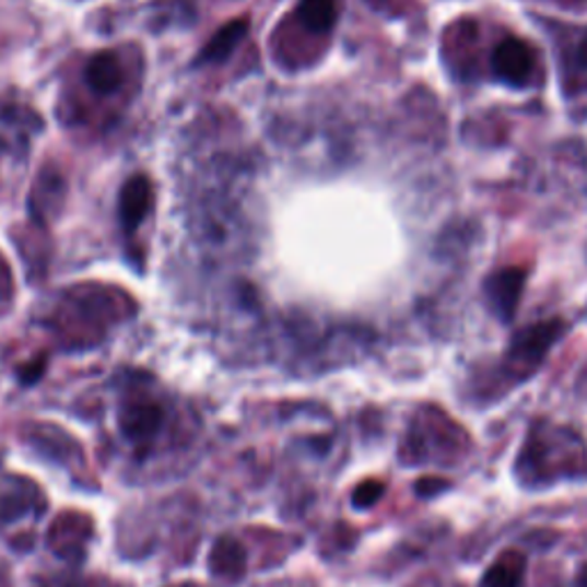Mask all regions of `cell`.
Wrapping results in <instances>:
<instances>
[{
  "mask_svg": "<svg viewBox=\"0 0 587 587\" xmlns=\"http://www.w3.org/2000/svg\"><path fill=\"white\" fill-rule=\"evenodd\" d=\"M562 331H565V324H562L560 319L528 326V328H524L521 333L514 336L509 351H507V359L514 361L516 365H528V367L532 365L535 367L539 361L547 356V351L555 344V340L562 336Z\"/></svg>",
  "mask_w": 587,
  "mask_h": 587,
  "instance_id": "cell-1",
  "label": "cell"
},
{
  "mask_svg": "<svg viewBox=\"0 0 587 587\" xmlns=\"http://www.w3.org/2000/svg\"><path fill=\"white\" fill-rule=\"evenodd\" d=\"M117 420H120V432L129 443L150 445L161 432L166 413H163L161 404L152 402V399H136V402L122 407Z\"/></svg>",
  "mask_w": 587,
  "mask_h": 587,
  "instance_id": "cell-2",
  "label": "cell"
},
{
  "mask_svg": "<svg viewBox=\"0 0 587 587\" xmlns=\"http://www.w3.org/2000/svg\"><path fill=\"white\" fill-rule=\"evenodd\" d=\"M526 278L528 271L526 269H516V267H507L493 273L486 280V298L491 303L493 313H496L505 324L512 321V317L516 315V308H519V301L526 287Z\"/></svg>",
  "mask_w": 587,
  "mask_h": 587,
  "instance_id": "cell-3",
  "label": "cell"
},
{
  "mask_svg": "<svg viewBox=\"0 0 587 587\" xmlns=\"http://www.w3.org/2000/svg\"><path fill=\"white\" fill-rule=\"evenodd\" d=\"M493 72L509 85H524L532 72V51L519 37H505L493 49Z\"/></svg>",
  "mask_w": 587,
  "mask_h": 587,
  "instance_id": "cell-4",
  "label": "cell"
},
{
  "mask_svg": "<svg viewBox=\"0 0 587 587\" xmlns=\"http://www.w3.org/2000/svg\"><path fill=\"white\" fill-rule=\"evenodd\" d=\"M154 202L152 184L148 177L136 175L131 177L120 193V219L125 230L131 234L140 223L145 221Z\"/></svg>",
  "mask_w": 587,
  "mask_h": 587,
  "instance_id": "cell-5",
  "label": "cell"
},
{
  "mask_svg": "<svg viewBox=\"0 0 587 587\" xmlns=\"http://www.w3.org/2000/svg\"><path fill=\"white\" fill-rule=\"evenodd\" d=\"M209 572L223 580H239L246 574V549L232 537H221L211 549Z\"/></svg>",
  "mask_w": 587,
  "mask_h": 587,
  "instance_id": "cell-6",
  "label": "cell"
},
{
  "mask_svg": "<svg viewBox=\"0 0 587 587\" xmlns=\"http://www.w3.org/2000/svg\"><path fill=\"white\" fill-rule=\"evenodd\" d=\"M248 33V21L246 19H237L232 23H225V26L209 39V44L202 49V54L198 56V64L202 62H223L232 56V51L237 49V44L246 37Z\"/></svg>",
  "mask_w": 587,
  "mask_h": 587,
  "instance_id": "cell-7",
  "label": "cell"
},
{
  "mask_svg": "<svg viewBox=\"0 0 587 587\" xmlns=\"http://www.w3.org/2000/svg\"><path fill=\"white\" fill-rule=\"evenodd\" d=\"M85 81L97 95H113V92L122 85L120 62L108 51L97 54L85 67Z\"/></svg>",
  "mask_w": 587,
  "mask_h": 587,
  "instance_id": "cell-8",
  "label": "cell"
},
{
  "mask_svg": "<svg viewBox=\"0 0 587 587\" xmlns=\"http://www.w3.org/2000/svg\"><path fill=\"white\" fill-rule=\"evenodd\" d=\"M524 578V560L519 555H507L484 572L480 587H519Z\"/></svg>",
  "mask_w": 587,
  "mask_h": 587,
  "instance_id": "cell-9",
  "label": "cell"
},
{
  "mask_svg": "<svg viewBox=\"0 0 587 587\" xmlns=\"http://www.w3.org/2000/svg\"><path fill=\"white\" fill-rule=\"evenodd\" d=\"M298 14L313 33L331 31L333 23L338 21L336 0H303Z\"/></svg>",
  "mask_w": 587,
  "mask_h": 587,
  "instance_id": "cell-10",
  "label": "cell"
},
{
  "mask_svg": "<svg viewBox=\"0 0 587 587\" xmlns=\"http://www.w3.org/2000/svg\"><path fill=\"white\" fill-rule=\"evenodd\" d=\"M386 493V484L381 480H365L354 489V496H351V505L356 509H369L377 505Z\"/></svg>",
  "mask_w": 587,
  "mask_h": 587,
  "instance_id": "cell-11",
  "label": "cell"
},
{
  "mask_svg": "<svg viewBox=\"0 0 587 587\" xmlns=\"http://www.w3.org/2000/svg\"><path fill=\"white\" fill-rule=\"evenodd\" d=\"M453 489V482L450 480H443V478H436V476H427V478H420L415 482V493L420 498H436L441 496L443 491Z\"/></svg>",
  "mask_w": 587,
  "mask_h": 587,
  "instance_id": "cell-12",
  "label": "cell"
},
{
  "mask_svg": "<svg viewBox=\"0 0 587 587\" xmlns=\"http://www.w3.org/2000/svg\"><path fill=\"white\" fill-rule=\"evenodd\" d=\"M42 372H44V361H37L35 365H31V367H26L21 372V381L23 384H35L42 377Z\"/></svg>",
  "mask_w": 587,
  "mask_h": 587,
  "instance_id": "cell-13",
  "label": "cell"
},
{
  "mask_svg": "<svg viewBox=\"0 0 587 587\" xmlns=\"http://www.w3.org/2000/svg\"><path fill=\"white\" fill-rule=\"evenodd\" d=\"M576 587H587V565H583L576 574Z\"/></svg>",
  "mask_w": 587,
  "mask_h": 587,
  "instance_id": "cell-14",
  "label": "cell"
}]
</instances>
